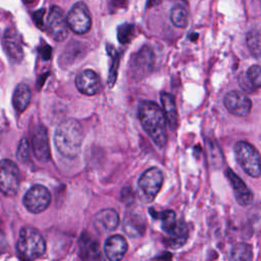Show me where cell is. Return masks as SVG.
Returning <instances> with one entry per match:
<instances>
[{
	"mask_svg": "<svg viewBox=\"0 0 261 261\" xmlns=\"http://www.w3.org/2000/svg\"><path fill=\"white\" fill-rule=\"evenodd\" d=\"M139 119L153 142L159 148L165 147L167 143V121L162 108L153 101L143 100L139 105Z\"/></svg>",
	"mask_w": 261,
	"mask_h": 261,
	"instance_id": "6da1fadb",
	"label": "cell"
},
{
	"mask_svg": "<svg viewBox=\"0 0 261 261\" xmlns=\"http://www.w3.org/2000/svg\"><path fill=\"white\" fill-rule=\"evenodd\" d=\"M83 140V127L75 119H65L56 127L54 143L58 152L65 158L73 159L79 155Z\"/></svg>",
	"mask_w": 261,
	"mask_h": 261,
	"instance_id": "7a4b0ae2",
	"label": "cell"
},
{
	"mask_svg": "<svg viewBox=\"0 0 261 261\" xmlns=\"http://www.w3.org/2000/svg\"><path fill=\"white\" fill-rule=\"evenodd\" d=\"M18 256L23 260H35L44 255L46 243L40 231L33 226H23L16 243Z\"/></svg>",
	"mask_w": 261,
	"mask_h": 261,
	"instance_id": "3957f363",
	"label": "cell"
},
{
	"mask_svg": "<svg viewBox=\"0 0 261 261\" xmlns=\"http://www.w3.org/2000/svg\"><path fill=\"white\" fill-rule=\"evenodd\" d=\"M236 159L240 166L247 174L253 177H259L260 169V155L258 150L248 142L239 141L233 147Z\"/></svg>",
	"mask_w": 261,
	"mask_h": 261,
	"instance_id": "277c9868",
	"label": "cell"
},
{
	"mask_svg": "<svg viewBox=\"0 0 261 261\" xmlns=\"http://www.w3.org/2000/svg\"><path fill=\"white\" fill-rule=\"evenodd\" d=\"M163 184V174L157 167L145 170L139 178L138 186L141 197L146 202H152L159 193Z\"/></svg>",
	"mask_w": 261,
	"mask_h": 261,
	"instance_id": "5b68a950",
	"label": "cell"
},
{
	"mask_svg": "<svg viewBox=\"0 0 261 261\" xmlns=\"http://www.w3.org/2000/svg\"><path fill=\"white\" fill-rule=\"evenodd\" d=\"M20 175L17 165L9 160H0V192L6 196H14L19 188Z\"/></svg>",
	"mask_w": 261,
	"mask_h": 261,
	"instance_id": "8992f818",
	"label": "cell"
},
{
	"mask_svg": "<svg viewBox=\"0 0 261 261\" xmlns=\"http://www.w3.org/2000/svg\"><path fill=\"white\" fill-rule=\"evenodd\" d=\"M66 22L68 29L75 34L83 35L88 33L92 25V18L88 6L84 2L75 3L66 15Z\"/></svg>",
	"mask_w": 261,
	"mask_h": 261,
	"instance_id": "52a82bcc",
	"label": "cell"
},
{
	"mask_svg": "<svg viewBox=\"0 0 261 261\" xmlns=\"http://www.w3.org/2000/svg\"><path fill=\"white\" fill-rule=\"evenodd\" d=\"M155 56L152 49L148 46L142 47L137 53L132 56L129 61V71L132 76L140 80L147 75L153 68Z\"/></svg>",
	"mask_w": 261,
	"mask_h": 261,
	"instance_id": "ba28073f",
	"label": "cell"
},
{
	"mask_svg": "<svg viewBox=\"0 0 261 261\" xmlns=\"http://www.w3.org/2000/svg\"><path fill=\"white\" fill-rule=\"evenodd\" d=\"M51 202V195L47 188L41 185L33 186L23 197L24 207L32 213L45 211Z\"/></svg>",
	"mask_w": 261,
	"mask_h": 261,
	"instance_id": "9c48e42d",
	"label": "cell"
},
{
	"mask_svg": "<svg viewBox=\"0 0 261 261\" xmlns=\"http://www.w3.org/2000/svg\"><path fill=\"white\" fill-rule=\"evenodd\" d=\"M49 35L58 42L63 41L68 35V25L63 10L58 6H52L47 18Z\"/></svg>",
	"mask_w": 261,
	"mask_h": 261,
	"instance_id": "30bf717a",
	"label": "cell"
},
{
	"mask_svg": "<svg viewBox=\"0 0 261 261\" xmlns=\"http://www.w3.org/2000/svg\"><path fill=\"white\" fill-rule=\"evenodd\" d=\"M225 109L232 115L246 116L250 113L252 108V101L250 98L240 91L228 92L223 99Z\"/></svg>",
	"mask_w": 261,
	"mask_h": 261,
	"instance_id": "8fae6325",
	"label": "cell"
},
{
	"mask_svg": "<svg viewBox=\"0 0 261 261\" xmlns=\"http://www.w3.org/2000/svg\"><path fill=\"white\" fill-rule=\"evenodd\" d=\"M32 147L36 158L42 162H47L50 159V146L48 132L44 125H39L32 139Z\"/></svg>",
	"mask_w": 261,
	"mask_h": 261,
	"instance_id": "7c38bea8",
	"label": "cell"
},
{
	"mask_svg": "<svg viewBox=\"0 0 261 261\" xmlns=\"http://www.w3.org/2000/svg\"><path fill=\"white\" fill-rule=\"evenodd\" d=\"M225 175L232 187V191L237 202L241 206H249L253 202L254 196L253 193L247 187V185L230 168H227L225 170Z\"/></svg>",
	"mask_w": 261,
	"mask_h": 261,
	"instance_id": "4fadbf2b",
	"label": "cell"
},
{
	"mask_svg": "<svg viewBox=\"0 0 261 261\" xmlns=\"http://www.w3.org/2000/svg\"><path fill=\"white\" fill-rule=\"evenodd\" d=\"M75 87L81 93L88 96H92L99 92L101 82L98 74L94 70L85 69L76 75Z\"/></svg>",
	"mask_w": 261,
	"mask_h": 261,
	"instance_id": "5bb4252c",
	"label": "cell"
},
{
	"mask_svg": "<svg viewBox=\"0 0 261 261\" xmlns=\"http://www.w3.org/2000/svg\"><path fill=\"white\" fill-rule=\"evenodd\" d=\"M93 222L95 228L99 232H110L117 228L119 224V216L114 209L106 208L100 210L98 213L95 214Z\"/></svg>",
	"mask_w": 261,
	"mask_h": 261,
	"instance_id": "9a60e30c",
	"label": "cell"
},
{
	"mask_svg": "<svg viewBox=\"0 0 261 261\" xmlns=\"http://www.w3.org/2000/svg\"><path fill=\"white\" fill-rule=\"evenodd\" d=\"M127 251V242L121 234L110 236L104 245L106 257L111 261H118L123 258Z\"/></svg>",
	"mask_w": 261,
	"mask_h": 261,
	"instance_id": "2e32d148",
	"label": "cell"
},
{
	"mask_svg": "<svg viewBox=\"0 0 261 261\" xmlns=\"http://www.w3.org/2000/svg\"><path fill=\"white\" fill-rule=\"evenodd\" d=\"M166 238V246L172 249H177L181 246H184L188 240L189 237V230L188 226L184 221H177L174 224V226L169 229L167 232Z\"/></svg>",
	"mask_w": 261,
	"mask_h": 261,
	"instance_id": "e0dca14e",
	"label": "cell"
},
{
	"mask_svg": "<svg viewBox=\"0 0 261 261\" xmlns=\"http://www.w3.org/2000/svg\"><path fill=\"white\" fill-rule=\"evenodd\" d=\"M160 100L163 107V112L166 117V121L169 124V127L173 130L176 129L178 123V115L176 104L173 96L167 92H162L160 94Z\"/></svg>",
	"mask_w": 261,
	"mask_h": 261,
	"instance_id": "ac0fdd59",
	"label": "cell"
},
{
	"mask_svg": "<svg viewBox=\"0 0 261 261\" xmlns=\"http://www.w3.org/2000/svg\"><path fill=\"white\" fill-rule=\"evenodd\" d=\"M4 47L9 57L15 61L22 58V48L18 35L13 30H7L4 35Z\"/></svg>",
	"mask_w": 261,
	"mask_h": 261,
	"instance_id": "d6986e66",
	"label": "cell"
},
{
	"mask_svg": "<svg viewBox=\"0 0 261 261\" xmlns=\"http://www.w3.org/2000/svg\"><path fill=\"white\" fill-rule=\"evenodd\" d=\"M145 227L146 224L143 217L138 214H128L123 220L124 231L133 238L142 236L145 231Z\"/></svg>",
	"mask_w": 261,
	"mask_h": 261,
	"instance_id": "ffe728a7",
	"label": "cell"
},
{
	"mask_svg": "<svg viewBox=\"0 0 261 261\" xmlns=\"http://www.w3.org/2000/svg\"><path fill=\"white\" fill-rule=\"evenodd\" d=\"M32 97V93L30 90V87L27 84H19L13 93V98H12V103L14 108L18 112H22L27 109V107L30 104Z\"/></svg>",
	"mask_w": 261,
	"mask_h": 261,
	"instance_id": "44dd1931",
	"label": "cell"
},
{
	"mask_svg": "<svg viewBox=\"0 0 261 261\" xmlns=\"http://www.w3.org/2000/svg\"><path fill=\"white\" fill-rule=\"evenodd\" d=\"M80 255L85 259H97L100 256L99 243L90 238H81Z\"/></svg>",
	"mask_w": 261,
	"mask_h": 261,
	"instance_id": "7402d4cb",
	"label": "cell"
},
{
	"mask_svg": "<svg viewBox=\"0 0 261 261\" xmlns=\"http://www.w3.org/2000/svg\"><path fill=\"white\" fill-rule=\"evenodd\" d=\"M252 258H253V249L249 244L238 243L230 250V255H229L230 260L249 261Z\"/></svg>",
	"mask_w": 261,
	"mask_h": 261,
	"instance_id": "603a6c76",
	"label": "cell"
},
{
	"mask_svg": "<svg viewBox=\"0 0 261 261\" xmlns=\"http://www.w3.org/2000/svg\"><path fill=\"white\" fill-rule=\"evenodd\" d=\"M106 50L108 55L110 56V68H109V75H108V84L109 87H112L115 84L116 81V76H117V68H118V64H119V55L116 51V49L110 45L107 44L106 45Z\"/></svg>",
	"mask_w": 261,
	"mask_h": 261,
	"instance_id": "cb8c5ba5",
	"label": "cell"
},
{
	"mask_svg": "<svg viewBox=\"0 0 261 261\" xmlns=\"http://www.w3.org/2000/svg\"><path fill=\"white\" fill-rule=\"evenodd\" d=\"M188 11L181 4L174 5L170 10V20L177 28H186L188 24Z\"/></svg>",
	"mask_w": 261,
	"mask_h": 261,
	"instance_id": "d4e9b609",
	"label": "cell"
},
{
	"mask_svg": "<svg viewBox=\"0 0 261 261\" xmlns=\"http://www.w3.org/2000/svg\"><path fill=\"white\" fill-rule=\"evenodd\" d=\"M151 214H152L153 217L159 218L161 220V222H162L161 227L165 232H167L169 229H171L174 226V224L176 223V215L172 210H165V211H162V212H156L155 214L151 212Z\"/></svg>",
	"mask_w": 261,
	"mask_h": 261,
	"instance_id": "484cf974",
	"label": "cell"
},
{
	"mask_svg": "<svg viewBox=\"0 0 261 261\" xmlns=\"http://www.w3.org/2000/svg\"><path fill=\"white\" fill-rule=\"evenodd\" d=\"M247 46L255 58L260 57V33L258 30H252L248 33Z\"/></svg>",
	"mask_w": 261,
	"mask_h": 261,
	"instance_id": "4316f807",
	"label": "cell"
},
{
	"mask_svg": "<svg viewBox=\"0 0 261 261\" xmlns=\"http://www.w3.org/2000/svg\"><path fill=\"white\" fill-rule=\"evenodd\" d=\"M246 77L252 84L255 89L260 88L261 86V68L258 64L250 66L246 72Z\"/></svg>",
	"mask_w": 261,
	"mask_h": 261,
	"instance_id": "83f0119b",
	"label": "cell"
},
{
	"mask_svg": "<svg viewBox=\"0 0 261 261\" xmlns=\"http://www.w3.org/2000/svg\"><path fill=\"white\" fill-rule=\"evenodd\" d=\"M134 35V25L129 23H123L119 25L117 30V37L118 41L122 44H126L132 40Z\"/></svg>",
	"mask_w": 261,
	"mask_h": 261,
	"instance_id": "f1b7e54d",
	"label": "cell"
},
{
	"mask_svg": "<svg viewBox=\"0 0 261 261\" xmlns=\"http://www.w3.org/2000/svg\"><path fill=\"white\" fill-rule=\"evenodd\" d=\"M16 157L21 162H25L29 160V158H30V143H29L28 139L23 138L20 140L18 147H17V151H16Z\"/></svg>",
	"mask_w": 261,
	"mask_h": 261,
	"instance_id": "f546056e",
	"label": "cell"
},
{
	"mask_svg": "<svg viewBox=\"0 0 261 261\" xmlns=\"http://www.w3.org/2000/svg\"><path fill=\"white\" fill-rule=\"evenodd\" d=\"M45 13V9H41L35 12L34 14V19L36 21V24L39 28H44V23H43V15Z\"/></svg>",
	"mask_w": 261,
	"mask_h": 261,
	"instance_id": "4dcf8cb0",
	"label": "cell"
},
{
	"mask_svg": "<svg viewBox=\"0 0 261 261\" xmlns=\"http://www.w3.org/2000/svg\"><path fill=\"white\" fill-rule=\"evenodd\" d=\"M8 248V242L5 233L0 229V254L4 253Z\"/></svg>",
	"mask_w": 261,
	"mask_h": 261,
	"instance_id": "1f68e13d",
	"label": "cell"
},
{
	"mask_svg": "<svg viewBox=\"0 0 261 261\" xmlns=\"http://www.w3.org/2000/svg\"><path fill=\"white\" fill-rule=\"evenodd\" d=\"M162 1H163V0H148L147 4H148L149 7H151V6H155V5L160 4Z\"/></svg>",
	"mask_w": 261,
	"mask_h": 261,
	"instance_id": "d6a6232c",
	"label": "cell"
},
{
	"mask_svg": "<svg viewBox=\"0 0 261 261\" xmlns=\"http://www.w3.org/2000/svg\"><path fill=\"white\" fill-rule=\"evenodd\" d=\"M25 3H28V4H32V3H35V2H37L38 0H23Z\"/></svg>",
	"mask_w": 261,
	"mask_h": 261,
	"instance_id": "836d02e7",
	"label": "cell"
}]
</instances>
